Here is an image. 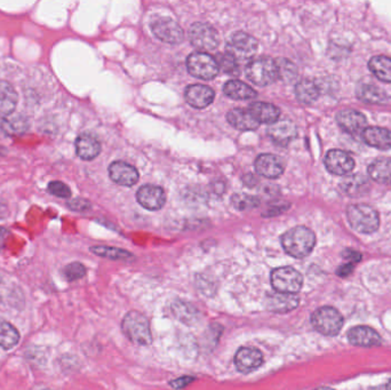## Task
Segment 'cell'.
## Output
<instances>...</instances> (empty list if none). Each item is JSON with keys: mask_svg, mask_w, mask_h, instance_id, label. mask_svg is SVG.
<instances>
[{"mask_svg": "<svg viewBox=\"0 0 391 390\" xmlns=\"http://www.w3.org/2000/svg\"><path fill=\"white\" fill-rule=\"evenodd\" d=\"M282 245L287 254L293 258H306L316 245V236L307 227H295L286 231L282 237Z\"/></svg>", "mask_w": 391, "mask_h": 390, "instance_id": "cell-1", "label": "cell"}, {"mask_svg": "<svg viewBox=\"0 0 391 390\" xmlns=\"http://www.w3.org/2000/svg\"><path fill=\"white\" fill-rule=\"evenodd\" d=\"M121 330L127 339L136 345H149L152 343L150 324L141 312L136 310L127 312L121 321Z\"/></svg>", "mask_w": 391, "mask_h": 390, "instance_id": "cell-2", "label": "cell"}, {"mask_svg": "<svg viewBox=\"0 0 391 390\" xmlns=\"http://www.w3.org/2000/svg\"><path fill=\"white\" fill-rule=\"evenodd\" d=\"M347 219L352 229L361 234H373L380 225L379 214L373 207L365 204H352L347 208Z\"/></svg>", "mask_w": 391, "mask_h": 390, "instance_id": "cell-3", "label": "cell"}, {"mask_svg": "<svg viewBox=\"0 0 391 390\" xmlns=\"http://www.w3.org/2000/svg\"><path fill=\"white\" fill-rule=\"evenodd\" d=\"M247 78L258 86H267L278 79L276 61L271 57H254L246 66Z\"/></svg>", "mask_w": 391, "mask_h": 390, "instance_id": "cell-4", "label": "cell"}, {"mask_svg": "<svg viewBox=\"0 0 391 390\" xmlns=\"http://www.w3.org/2000/svg\"><path fill=\"white\" fill-rule=\"evenodd\" d=\"M311 324L324 336H335L343 327V317L333 307H322L311 315Z\"/></svg>", "mask_w": 391, "mask_h": 390, "instance_id": "cell-5", "label": "cell"}, {"mask_svg": "<svg viewBox=\"0 0 391 390\" xmlns=\"http://www.w3.org/2000/svg\"><path fill=\"white\" fill-rule=\"evenodd\" d=\"M271 285L275 291L295 295L303 285V277L293 267L276 268L271 273Z\"/></svg>", "mask_w": 391, "mask_h": 390, "instance_id": "cell-6", "label": "cell"}, {"mask_svg": "<svg viewBox=\"0 0 391 390\" xmlns=\"http://www.w3.org/2000/svg\"><path fill=\"white\" fill-rule=\"evenodd\" d=\"M188 71L203 81H211L215 78L219 73V66L217 60L211 55L204 52H196L189 55L187 59Z\"/></svg>", "mask_w": 391, "mask_h": 390, "instance_id": "cell-7", "label": "cell"}, {"mask_svg": "<svg viewBox=\"0 0 391 390\" xmlns=\"http://www.w3.org/2000/svg\"><path fill=\"white\" fill-rule=\"evenodd\" d=\"M226 51L228 54L235 57L238 62L248 60L255 55L256 51H258V42L254 37L238 31L229 38L227 42Z\"/></svg>", "mask_w": 391, "mask_h": 390, "instance_id": "cell-8", "label": "cell"}, {"mask_svg": "<svg viewBox=\"0 0 391 390\" xmlns=\"http://www.w3.org/2000/svg\"><path fill=\"white\" fill-rule=\"evenodd\" d=\"M190 42L199 51H213L220 42V36L212 25L197 22L189 30Z\"/></svg>", "mask_w": 391, "mask_h": 390, "instance_id": "cell-9", "label": "cell"}, {"mask_svg": "<svg viewBox=\"0 0 391 390\" xmlns=\"http://www.w3.org/2000/svg\"><path fill=\"white\" fill-rule=\"evenodd\" d=\"M151 30L155 36L166 44L176 45L184 40L182 28L171 18H160L151 24Z\"/></svg>", "mask_w": 391, "mask_h": 390, "instance_id": "cell-10", "label": "cell"}, {"mask_svg": "<svg viewBox=\"0 0 391 390\" xmlns=\"http://www.w3.org/2000/svg\"><path fill=\"white\" fill-rule=\"evenodd\" d=\"M324 162L326 170L335 175H348L355 167V160H352V157L339 149L328 151Z\"/></svg>", "mask_w": 391, "mask_h": 390, "instance_id": "cell-11", "label": "cell"}, {"mask_svg": "<svg viewBox=\"0 0 391 390\" xmlns=\"http://www.w3.org/2000/svg\"><path fill=\"white\" fill-rule=\"evenodd\" d=\"M269 138L280 147H286L298 136V129L292 120L278 119L268 129Z\"/></svg>", "mask_w": 391, "mask_h": 390, "instance_id": "cell-12", "label": "cell"}, {"mask_svg": "<svg viewBox=\"0 0 391 390\" xmlns=\"http://www.w3.org/2000/svg\"><path fill=\"white\" fill-rule=\"evenodd\" d=\"M263 363V355L254 347H243L238 349L235 356V365L241 373H250L259 369Z\"/></svg>", "mask_w": 391, "mask_h": 390, "instance_id": "cell-13", "label": "cell"}, {"mask_svg": "<svg viewBox=\"0 0 391 390\" xmlns=\"http://www.w3.org/2000/svg\"><path fill=\"white\" fill-rule=\"evenodd\" d=\"M136 199L142 206L150 211H158L165 205L166 195L163 188L147 184L140 188Z\"/></svg>", "mask_w": 391, "mask_h": 390, "instance_id": "cell-14", "label": "cell"}, {"mask_svg": "<svg viewBox=\"0 0 391 390\" xmlns=\"http://www.w3.org/2000/svg\"><path fill=\"white\" fill-rule=\"evenodd\" d=\"M109 175L114 184L132 187L139 181V172L128 162H114L109 166Z\"/></svg>", "mask_w": 391, "mask_h": 390, "instance_id": "cell-15", "label": "cell"}, {"mask_svg": "<svg viewBox=\"0 0 391 390\" xmlns=\"http://www.w3.org/2000/svg\"><path fill=\"white\" fill-rule=\"evenodd\" d=\"M299 303H300V299L298 295L279 293V292L269 293L265 297L267 309L277 314L292 312L295 308H298Z\"/></svg>", "mask_w": 391, "mask_h": 390, "instance_id": "cell-16", "label": "cell"}, {"mask_svg": "<svg viewBox=\"0 0 391 390\" xmlns=\"http://www.w3.org/2000/svg\"><path fill=\"white\" fill-rule=\"evenodd\" d=\"M214 96H215L214 90L206 85H190L184 92L186 101L196 109H204L208 107L213 102Z\"/></svg>", "mask_w": 391, "mask_h": 390, "instance_id": "cell-17", "label": "cell"}, {"mask_svg": "<svg viewBox=\"0 0 391 390\" xmlns=\"http://www.w3.org/2000/svg\"><path fill=\"white\" fill-rule=\"evenodd\" d=\"M337 123L344 132L352 136L364 131L367 120L364 114L356 110H341L337 114Z\"/></svg>", "mask_w": 391, "mask_h": 390, "instance_id": "cell-18", "label": "cell"}, {"mask_svg": "<svg viewBox=\"0 0 391 390\" xmlns=\"http://www.w3.org/2000/svg\"><path fill=\"white\" fill-rule=\"evenodd\" d=\"M255 170L262 177L277 179L284 173L282 160L271 153H262L255 160Z\"/></svg>", "mask_w": 391, "mask_h": 390, "instance_id": "cell-19", "label": "cell"}, {"mask_svg": "<svg viewBox=\"0 0 391 390\" xmlns=\"http://www.w3.org/2000/svg\"><path fill=\"white\" fill-rule=\"evenodd\" d=\"M348 340L351 345L359 347H374L383 343L379 333L368 326L352 327L348 332Z\"/></svg>", "mask_w": 391, "mask_h": 390, "instance_id": "cell-20", "label": "cell"}, {"mask_svg": "<svg viewBox=\"0 0 391 390\" xmlns=\"http://www.w3.org/2000/svg\"><path fill=\"white\" fill-rule=\"evenodd\" d=\"M365 143L379 150H390L391 131L383 127H368L361 133Z\"/></svg>", "mask_w": 391, "mask_h": 390, "instance_id": "cell-21", "label": "cell"}, {"mask_svg": "<svg viewBox=\"0 0 391 390\" xmlns=\"http://www.w3.org/2000/svg\"><path fill=\"white\" fill-rule=\"evenodd\" d=\"M76 151L82 160H92L101 153V144L99 140L90 133H83L76 140Z\"/></svg>", "mask_w": 391, "mask_h": 390, "instance_id": "cell-22", "label": "cell"}, {"mask_svg": "<svg viewBox=\"0 0 391 390\" xmlns=\"http://www.w3.org/2000/svg\"><path fill=\"white\" fill-rule=\"evenodd\" d=\"M343 194L349 197H361L370 190V181L361 175H349L344 177L340 184Z\"/></svg>", "mask_w": 391, "mask_h": 390, "instance_id": "cell-23", "label": "cell"}, {"mask_svg": "<svg viewBox=\"0 0 391 390\" xmlns=\"http://www.w3.org/2000/svg\"><path fill=\"white\" fill-rule=\"evenodd\" d=\"M227 118L229 124L239 131H255L260 125L253 114L245 109H232L227 114Z\"/></svg>", "mask_w": 391, "mask_h": 390, "instance_id": "cell-24", "label": "cell"}, {"mask_svg": "<svg viewBox=\"0 0 391 390\" xmlns=\"http://www.w3.org/2000/svg\"><path fill=\"white\" fill-rule=\"evenodd\" d=\"M248 112L259 123L274 124L279 117V109L276 105L265 102H253L248 107Z\"/></svg>", "mask_w": 391, "mask_h": 390, "instance_id": "cell-25", "label": "cell"}, {"mask_svg": "<svg viewBox=\"0 0 391 390\" xmlns=\"http://www.w3.org/2000/svg\"><path fill=\"white\" fill-rule=\"evenodd\" d=\"M18 105V94L12 85L0 81V114L11 116Z\"/></svg>", "mask_w": 391, "mask_h": 390, "instance_id": "cell-26", "label": "cell"}, {"mask_svg": "<svg viewBox=\"0 0 391 390\" xmlns=\"http://www.w3.org/2000/svg\"><path fill=\"white\" fill-rule=\"evenodd\" d=\"M368 175L375 182L391 184V157H383L374 160L368 166Z\"/></svg>", "mask_w": 391, "mask_h": 390, "instance_id": "cell-27", "label": "cell"}, {"mask_svg": "<svg viewBox=\"0 0 391 390\" xmlns=\"http://www.w3.org/2000/svg\"><path fill=\"white\" fill-rule=\"evenodd\" d=\"M171 310L173 315L175 316V319H178L184 324L191 325L195 324L196 321H198V310L191 303L182 300L174 301L172 303Z\"/></svg>", "mask_w": 391, "mask_h": 390, "instance_id": "cell-28", "label": "cell"}, {"mask_svg": "<svg viewBox=\"0 0 391 390\" xmlns=\"http://www.w3.org/2000/svg\"><path fill=\"white\" fill-rule=\"evenodd\" d=\"M320 90L318 85L311 79H303L295 86V95L299 101L306 105L315 102L318 99Z\"/></svg>", "mask_w": 391, "mask_h": 390, "instance_id": "cell-29", "label": "cell"}, {"mask_svg": "<svg viewBox=\"0 0 391 390\" xmlns=\"http://www.w3.org/2000/svg\"><path fill=\"white\" fill-rule=\"evenodd\" d=\"M223 92L227 96L234 100H252L256 98L255 90L239 81H229L224 85Z\"/></svg>", "mask_w": 391, "mask_h": 390, "instance_id": "cell-30", "label": "cell"}, {"mask_svg": "<svg viewBox=\"0 0 391 390\" xmlns=\"http://www.w3.org/2000/svg\"><path fill=\"white\" fill-rule=\"evenodd\" d=\"M356 95L363 102L381 105L387 101V94L385 90L370 84H361L356 90Z\"/></svg>", "mask_w": 391, "mask_h": 390, "instance_id": "cell-31", "label": "cell"}, {"mask_svg": "<svg viewBox=\"0 0 391 390\" xmlns=\"http://www.w3.org/2000/svg\"><path fill=\"white\" fill-rule=\"evenodd\" d=\"M368 68L376 78L385 83H391V57L378 55L371 59Z\"/></svg>", "mask_w": 391, "mask_h": 390, "instance_id": "cell-32", "label": "cell"}, {"mask_svg": "<svg viewBox=\"0 0 391 390\" xmlns=\"http://www.w3.org/2000/svg\"><path fill=\"white\" fill-rule=\"evenodd\" d=\"M28 120L21 114L16 116H4L0 118V129L3 132L6 133L7 136H16L22 134L27 131Z\"/></svg>", "mask_w": 391, "mask_h": 390, "instance_id": "cell-33", "label": "cell"}, {"mask_svg": "<svg viewBox=\"0 0 391 390\" xmlns=\"http://www.w3.org/2000/svg\"><path fill=\"white\" fill-rule=\"evenodd\" d=\"M20 341V333L16 327L6 321H0V347L8 350Z\"/></svg>", "mask_w": 391, "mask_h": 390, "instance_id": "cell-34", "label": "cell"}, {"mask_svg": "<svg viewBox=\"0 0 391 390\" xmlns=\"http://www.w3.org/2000/svg\"><path fill=\"white\" fill-rule=\"evenodd\" d=\"M90 252L99 255L101 258L110 259V260H132L133 254L125 249H117L112 247H90Z\"/></svg>", "mask_w": 391, "mask_h": 390, "instance_id": "cell-35", "label": "cell"}, {"mask_svg": "<svg viewBox=\"0 0 391 390\" xmlns=\"http://www.w3.org/2000/svg\"><path fill=\"white\" fill-rule=\"evenodd\" d=\"M275 61H276V66H277L278 79H282L286 83H291L298 77V69L291 61L283 59V57Z\"/></svg>", "mask_w": 391, "mask_h": 390, "instance_id": "cell-36", "label": "cell"}, {"mask_svg": "<svg viewBox=\"0 0 391 390\" xmlns=\"http://www.w3.org/2000/svg\"><path fill=\"white\" fill-rule=\"evenodd\" d=\"M217 60L219 69L223 70V72H226L227 75L238 76L241 69H239V62L236 60L235 57H232L231 55L228 53H220L215 57Z\"/></svg>", "mask_w": 391, "mask_h": 390, "instance_id": "cell-37", "label": "cell"}, {"mask_svg": "<svg viewBox=\"0 0 391 390\" xmlns=\"http://www.w3.org/2000/svg\"><path fill=\"white\" fill-rule=\"evenodd\" d=\"M232 205L239 211L252 210L259 206L260 199L254 196L246 195V194H236L232 196Z\"/></svg>", "mask_w": 391, "mask_h": 390, "instance_id": "cell-38", "label": "cell"}, {"mask_svg": "<svg viewBox=\"0 0 391 390\" xmlns=\"http://www.w3.org/2000/svg\"><path fill=\"white\" fill-rule=\"evenodd\" d=\"M64 275L68 282H75L86 275V268L80 262H73L64 268Z\"/></svg>", "mask_w": 391, "mask_h": 390, "instance_id": "cell-39", "label": "cell"}, {"mask_svg": "<svg viewBox=\"0 0 391 390\" xmlns=\"http://www.w3.org/2000/svg\"><path fill=\"white\" fill-rule=\"evenodd\" d=\"M49 191L52 195L60 197V199H69L71 196V190L69 187L66 186L64 182L61 181H53L49 184Z\"/></svg>", "mask_w": 391, "mask_h": 390, "instance_id": "cell-40", "label": "cell"}, {"mask_svg": "<svg viewBox=\"0 0 391 390\" xmlns=\"http://www.w3.org/2000/svg\"><path fill=\"white\" fill-rule=\"evenodd\" d=\"M68 206L73 211H77V212H85V211L90 208V201L83 199H73V201H70Z\"/></svg>", "mask_w": 391, "mask_h": 390, "instance_id": "cell-41", "label": "cell"}, {"mask_svg": "<svg viewBox=\"0 0 391 390\" xmlns=\"http://www.w3.org/2000/svg\"><path fill=\"white\" fill-rule=\"evenodd\" d=\"M342 258L347 261H349V264H356L361 260V254L355 249H347L342 252Z\"/></svg>", "mask_w": 391, "mask_h": 390, "instance_id": "cell-42", "label": "cell"}, {"mask_svg": "<svg viewBox=\"0 0 391 390\" xmlns=\"http://www.w3.org/2000/svg\"><path fill=\"white\" fill-rule=\"evenodd\" d=\"M193 382H195V379L193 377H182V378L175 379L169 384L174 389H184V388L187 387V386H189Z\"/></svg>", "mask_w": 391, "mask_h": 390, "instance_id": "cell-43", "label": "cell"}, {"mask_svg": "<svg viewBox=\"0 0 391 390\" xmlns=\"http://www.w3.org/2000/svg\"><path fill=\"white\" fill-rule=\"evenodd\" d=\"M352 271H354V264H349V262H348V264H342V266L337 268V276L344 278V277H348L349 275H351Z\"/></svg>", "mask_w": 391, "mask_h": 390, "instance_id": "cell-44", "label": "cell"}, {"mask_svg": "<svg viewBox=\"0 0 391 390\" xmlns=\"http://www.w3.org/2000/svg\"><path fill=\"white\" fill-rule=\"evenodd\" d=\"M212 189H213V192H215L217 195H222L224 190H226V184H224V182H222V181H215V182L212 184Z\"/></svg>", "mask_w": 391, "mask_h": 390, "instance_id": "cell-45", "label": "cell"}, {"mask_svg": "<svg viewBox=\"0 0 391 390\" xmlns=\"http://www.w3.org/2000/svg\"><path fill=\"white\" fill-rule=\"evenodd\" d=\"M243 181H244V184H246L247 187H255L256 184H259L258 177H256L255 175H250V173L243 177Z\"/></svg>", "mask_w": 391, "mask_h": 390, "instance_id": "cell-46", "label": "cell"}, {"mask_svg": "<svg viewBox=\"0 0 391 390\" xmlns=\"http://www.w3.org/2000/svg\"><path fill=\"white\" fill-rule=\"evenodd\" d=\"M315 390H335V389H332V388H328V387H320V388H317V389H315Z\"/></svg>", "mask_w": 391, "mask_h": 390, "instance_id": "cell-47", "label": "cell"}, {"mask_svg": "<svg viewBox=\"0 0 391 390\" xmlns=\"http://www.w3.org/2000/svg\"><path fill=\"white\" fill-rule=\"evenodd\" d=\"M387 390H391V379L389 380L388 384H387Z\"/></svg>", "mask_w": 391, "mask_h": 390, "instance_id": "cell-48", "label": "cell"}, {"mask_svg": "<svg viewBox=\"0 0 391 390\" xmlns=\"http://www.w3.org/2000/svg\"><path fill=\"white\" fill-rule=\"evenodd\" d=\"M0 282H1V277H0Z\"/></svg>", "mask_w": 391, "mask_h": 390, "instance_id": "cell-49", "label": "cell"}]
</instances>
